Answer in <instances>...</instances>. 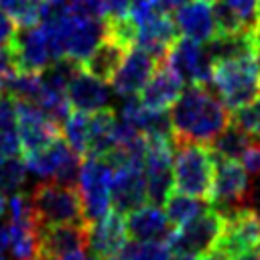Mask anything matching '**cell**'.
Returning <instances> with one entry per match:
<instances>
[{
    "mask_svg": "<svg viewBox=\"0 0 260 260\" xmlns=\"http://www.w3.org/2000/svg\"><path fill=\"white\" fill-rule=\"evenodd\" d=\"M118 124L120 118L112 108H102L89 116V142L87 156H108L118 144Z\"/></svg>",
    "mask_w": 260,
    "mask_h": 260,
    "instance_id": "cell-22",
    "label": "cell"
},
{
    "mask_svg": "<svg viewBox=\"0 0 260 260\" xmlns=\"http://www.w3.org/2000/svg\"><path fill=\"white\" fill-rule=\"evenodd\" d=\"M230 260H260V248H254L250 252H244V254H238Z\"/></svg>",
    "mask_w": 260,
    "mask_h": 260,
    "instance_id": "cell-44",
    "label": "cell"
},
{
    "mask_svg": "<svg viewBox=\"0 0 260 260\" xmlns=\"http://www.w3.org/2000/svg\"><path fill=\"white\" fill-rule=\"evenodd\" d=\"M205 47H207V53H209L213 65L221 63V61H232V59H242V57L256 55L250 30H242V32H215V37L211 41H207Z\"/></svg>",
    "mask_w": 260,
    "mask_h": 260,
    "instance_id": "cell-23",
    "label": "cell"
},
{
    "mask_svg": "<svg viewBox=\"0 0 260 260\" xmlns=\"http://www.w3.org/2000/svg\"><path fill=\"white\" fill-rule=\"evenodd\" d=\"M10 47L16 57V67L20 71H32L41 73L47 65L55 61L53 47L49 41V35L43 24L24 26L14 32Z\"/></svg>",
    "mask_w": 260,
    "mask_h": 260,
    "instance_id": "cell-13",
    "label": "cell"
},
{
    "mask_svg": "<svg viewBox=\"0 0 260 260\" xmlns=\"http://www.w3.org/2000/svg\"><path fill=\"white\" fill-rule=\"evenodd\" d=\"M189 0H160V4H162V8L167 10V12H171V10H177V8H181L183 4H187Z\"/></svg>",
    "mask_w": 260,
    "mask_h": 260,
    "instance_id": "cell-45",
    "label": "cell"
},
{
    "mask_svg": "<svg viewBox=\"0 0 260 260\" xmlns=\"http://www.w3.org/2000/svg\"><path fill=\"white\" fill-rule=\"evenodd\" d=\"M173 181L175 189L199 197L209 199L213 173H215V154L205 144L195 142H175V156H173Z\"/></svg>",
    "mask_w": 260,
    "mask_h": 260,
    "instance_id": "cell-2",
    "label": "cell"
},
{
    "mask_svg": "<svg viewBox=\"0 0 260 260\" xmlns=\"http://www.w3.org/2000/svg\"><path fill=\"white\" fill-rule=\"evenodd\" d=\"M14 32H16V24L0 10V47L2 45H10Z\"/></svg>",
    "mask_w": 260,
    "mask_h": 260,
    "instance_id": "cell-41",
    "label": "cell"
},
{
    "mask_svg": "<svg viewBox=\"0 0 260 260\" xmlns=\"http://www.w3.org/2000/svg\"><path fill=\"white\" fill-rule=\"evenodd\" d=\"M254 248H260V213L254 207H246L244 211L223 219V230L215 246L217 252L230 260Z\"/></svg>",
    "mask_w": 260,
    "mask_h": 260,
    "instance_id": "cell-11",
    "label": "cell"
},
{
    "mask_svg": "<svg viewBox=\"0 0 260 260\" xmlns=\"http://www.w3.org/2000/svg\"><path fill=\"white\" fill-rule=\"evenodd\" d=\"M203 260H228L221 252H217V250H211L207 256H203Z\"/></svg>",
    "mask_w": 260,
    "mask_h": 260,
    "instance_id": "cell-48",
    "label": "cell"
},
{
    "mask_svg": "<svg viewBox=\"0 0 260 260\" xmlns=\"http://www.w3.org/2000/svg\"><path fill=\"white\" fill-rule=\"evenodd\" d=\"M250 175L236 158L215 156V173L211 185V207L223 217H232L246 207H252L250 201Z\"/></svg>",
    "mask_w": 260,
    "mask_h": 260,
    "instance_id": "cell-4",
    "label": "cell"
},
{
    "mask_svg": "<svg viewBox=\"0 0 260 260\" xmlns=\"http://www.w3.org/2000/svg\"><path fill=\"white\" fill-rule=\"evenodd\" d=\"M181 89H183V81L177 77V73L165 61H158L154 73L140 91V102L150 110L167 112L181 95Z\"/></svg>",
    "mask_w": 260,
    "mask_h": 260,
    "instance_id": "cell-19",
    "label": "cell"
},
{
    "mask_svg": "<svg viewBox=\"0 0 260 260\" xmlns=\"http://www.w3.org/2000/svg\"><path fill=\"white\" fill-rule=\"evenodd\" d=\"M47 4H51V6H63L67 0H45Z\"/></svg>",
    "mask_w": 260,
    "mask_h": 260,
    "instance_id": "cell-50",
    "label": "cell"
},
{
    "mask_svg": "<svg viewBox=\"0 0 260 260\" xmlns=\"http://www.w3.org/2000/svg\"><path fill=\"white\" fill-rule=\"evenodd\" d=\"M61 136L77 154H87V142H89L87 112H79V110L69 112V116L61 124Z\"/></svg>",
    "mask_w": 260,
    "mask_h": 260,
    "instance_id": "cell-31",
    "label": "cell"
},
{
    "mask_svg": "<svg viewBox=\"0 0 260 260\" xmlns=\"http://www.w3.org/2000/svg\"><path fill=\"white\" fill-rule=\"evenodd\" d=\"M37 221L39 225H53V223H67L79 221L83 217L81 197L77 187L63 185L57 181L39 183L30 193Z\"/></svg>",
    "mask_w": 260,
    "mask_h": 260,
    "instance_id": "cell-6",
    "label": "cell"
},
{
    "mask_svg": "<svg viewBox=\"0 0 260 260\" xmlns=\"http://www.w3.org/2000/svg\"><path fill=\"white\" fill-rule=\"evenodd\" d=\"M177 24L175 18L162 10L156 16H152L150 20L142 22L136 26V47L144 49L146 53H150L156 61H165L171 45L177 41Z\"/></svg>",
    "mask_w": 260,
    "mask_h": 260,
    "instance_id": "cell-17",
    "label": "cell"
},
{
    "mask_svg": "<svg viewBox=\"0 0 260 260\" xmlns=\"http://www.w3.org/2000/svg\"><path fill=\"white\" fill-rule=\"evenodd\" d=\"M250 35H252V43H254V51L260 59V20L250 28Z\"/></svg>",
    "mask_w": 260,
    "mask_h": 260,
    "instance_id": "cell-43",
    "label": "cell"
},
{
    "mask_svg": "<svg viewBox=\"0 0 260 260\" xmlns=\"http://www.w3.org/2000/svg\"><path fill=\"white\" fill-rule=\"evenodd\" d=\"M175 24L183 32L197 43H207L215 37V16L211 0H189L175 12Z\"/></svg>",
    "mask_w": 260,
    "mask_h": 260,
    "instance_id": "cell-18",
    "label": "cell"
},
{
    "mask_svg": "<svg viewBox=\"0 0 260 260\" xmlns=\"http://www.w3.org/2000/svg\"><path fill=\"white\" fill-rule=\"evenodd\" d=\"M128 53V49L120 43H116L110 37H104L102 43L93 49V53L87 57V61L83 63V69L91 75H95L102 81H112L114 73L118 71L124 55Z\"/></svg>",
    "mask_w": 260,
    "mask_h": 260,
    "instance_id": "cell-24",
    "label": "cell"
},
{
    "mask_svg": "<svg viewBox=\"0 0 260 260\" xmlns=\"http://www.w3.org/2000/svg\"><path fill=\"white\" fill-rule=\"evenodd\" d=\"M16 57L10 45H2L0 47V79L4 75H10L12 71H16Z\"/></svg>",
    "mask_w": 260,
    "mask_h": 260,
    "instance_id": "cell-40",
    "label": "cell"
},
{
    "mask_svg": "<svg viewBox=\"0 0 260 260\" xmlns=\"http://www.w3.org/2000/svg\"><path fill=\"white\" fill-rule=\"evenodd\" d=\"M14 106L18 118L20 146L24 154L41 150L61 136V126L51 120L39 104L28 100H14Z\"/></svg>",
    "mask_w": 260,
    "mask_h": 260,
    "instance_id": "cell-10",
    "label": "cell"
},
{
    "mask_svg": "<svg viewBox=\"0 0 260 260\" xmlns=\"http://www.w3.org/2000/svg\"><path fill=\"white\" fill-rule=\"evenodd\" d=\"M130 12V0H104V18H122Z\"/></svg>",
    "mask_w": 260,
    "mask_h": 260,
    "instance_id": "cell-39",
    "label": "cell"
},
{
    "mask_svg": "<svg viewBox=\"0 0 260 260\" xmlns=\"http://www.w3.org/2000/svg\"><path fill=\"white\" fill-rule=\"evenodd\" d=\"M162 10L165 8H162L160 0H130V12H128V16L138 26V24L150 20L152 16H156Z\"/></svg>",
    "mask_w": 260,
    "mask_h": 260,
    "instance_id": "cell-36",
    "label": "cell"
},
{
    "mask_svg": "<svg viewBox=\"0 0 260 260\" xmlns=\"http://www.w3.org/2000/svg\"><path fill=\"white\" fill-rule=\"evenodd\" d=\"M232 122L230 108L217 100L205 85H189L171 106V124L175 142H211Z\"/></svg>",
    "mask_w": 260,
    "mask_h": 260,
    "instance_id": "cell-1",
    "label": "cell"
},
{
    "mask_svg": "<svg viewBox=\"0 0 260 260\" xmlns=\"http://www.w3.org/2000/svg\"><path fill=\"white\" fill-rule=\"evenodd\" d=\"M205 203L199 199V197H191V195H185L181 191L177 193H171L165 201V213L169 217V221L173 225H185L187 221L195 219L197 215H201L205 211Z\"/></svg>",
    "mask_w": 260,
    "mask_h": 260,
    "instance_id": "cell-29",
    "label": "cell"
},
{
    "mask_svg": "<svg viewBox=\"0 0 260 260\" xmlns=\"http://www.w3.org/2000/svg\"><path fill=\"white\" fill-rule=\"evenodd\" d=\"M126 236V219H122V213L108 211L106 215L89 223L87 248L98 260H112L128 242Z\"/></svg>",
    "mask_w": 260,
    "mask_h": 260,
    "instance_id": "cell-16",
    "label": "cell"
},
{
    "mask_svg": "<svg viewBox=\"0 0 260 260\" xmlns=\"http://www.w3.org/2000/svg\"><path fill=\"white\" fill-rule=\"evenodd\" d=\"M158 61L146 53L140 47H130L128 53L124 55L118 71L112 77V87L118 95L122 98H132L136 93L142 91V87L146 85V81L150 79V75L154 73Z\"/></svg>",
    "mask_w": 260,
    "mask_h": 260,
    "instance_id": "cell-15",
    "label": "cell"
},
{
    "mask_svg": "<svg viewBox=\"0 0 260 260\" xmlns=\"http://www.w3.org/2000/svg\"><path fill=\"white\" fill-rule=\"evenodd\" d=\"M67 98H69L71 108L79 110V112H98V110L106 108L110 102L106 81L87 73L83 67L71 79V83L67 87Z\"/></svg>",
    "mask_w": 260,
    "mask_h": 260,
    "instance_id": "cell-20",
    "label": "cell"
},
{
    "mask_svg": "<svg viewBox=\"0 0 260 260\" xmlns=\"http://www.w3.org/2000/svg\"><path fill=\"white\" fill-rule=\"evenodd\" d=\"M22 152L20 134H18V118L14 98L0 95V154L18 156Z\"/></svg>",
    "mask_w": 260,
    "mask_h": 260,
    "instance_id": "cell-25",
    "label": "cell"
},
{
    "mask_svg": "<svg viewBox=\"0 0 260 260\" xmlns=\"http://www.w3.org/2000/svg\"><path fill=\"white\" fill-rule=\"evenodd\" d=\"M6 211H8V217H10V223H18V225H39L32 199H30V195H26V193H22V191L12 193V197L8 199ZM39 228H41V225H39Z\"/></svg>",
    "mask_w": 260,
    "mask_h": 260,
    "instance_id": "cell-33",
    "label": "cell"
},
{
    "mask_svg": "<svg viewBox=\"0 0 260 260\" xmlns=\"http://www.w3.org/2000/svg\"><path fill=\"white\" fill-rule=\"evenodd\" d=\"M169 217L160 205H140L138 209L130 211L126 217V232L134 240H169L171 228Z\"/></svg>",
    "mask_w": 260,
    "mask_h": 260,
    "instance_id": "cell-21",
    "label": "cell"
},
{
    "mask_svg": "<svg viewBox=\"0 0 260 260\" xmlns=\"http://www.w3.org/2000/svg\"><path fill=\"white\" fill-rule=\"evenodd\" d=\"M112 177L114 169L102 156H85L79 167L77 191L81 197L83 217L87 223L106 215L112 207Z\"/></svg>",
    "mask_w": 260,
    "mask_h": 260,
    "instance_id": "cell-5",
    "label": "cell"
},
{
    "mask_svg": "<svg viewBox=\"0 0 260 260\" xmlns=\"http://www.w3.org/2000/svg\"><path fill=\"white\" fill-rule=\"evenodd\" d=\"M173 254L167 240H132L122 246L118 260H169Z\"/></svg>",
    "mask_w": 260,
    "mask_h": 260,
    "instance_id": "cell-30",
    "label": "cell"
},
{
    "mask_svg": "<svg viewBox=\"0 0 260 260\" xmlns=\"http://www.w3.org/2000/svg\"><path fill=\"white\" fill-rule=\"evenodd\" d=\"M148 199L146 177L142 162H128L114 169L112 177V207L118 213H130Z\"/></svg>",
    "mask_w": 260,
    "mask_h": 260,
    "instance_id": "cell-14",
    "label": "cell"
},
{
    "mask_svg": "<svg viewBox=\"0 0 260 260\" xmlns=\"http://www.w3.org/2000/svg\"><path fill=\"white\" fill-rule=\"evenodd\" d=\"M213 16H215L217 32H242V30H250L244 24V20L238 16V12L225 0H213Z\"/></svg>",
    "mask_w": 260,
    "mask_h": 260,
    "instance_id": "cell-34",
    "label": "cell"
},
{
    "mask_svg": "<svg viewBox=\"0 0 260 260\" xmlns=\"http://www.w3.org/2000/svg\"><path fill=\"white\" fill-rule=\"evenodd\" d=\"M240 158H242V165L248 171V175L260 177V138H254Z\"/></svg>",
    "mask_w": 260,
    "mask_h": 260,
    "instance_id": "cell-38",
    "label": "cell"
},
{
    "mask_svg": "<svg viewBox=\"0 0 260 260\" xmlns=\"http://www.w3.org/2000/svg\"><path fill=\"white\" fill-rule=\"evenodd\" d=\"M26 179V165L18 156L0 154V193H16Z\"/></svg>",
    "mask_w": 260,
    "mask_h": 260,
    "instance_id": "cell-32",
    "label": "cell"
},
{
    "mask_svg": "<svg viewBox=\"0 0 260 260\" xmlns=\"http://www.w3.org/2000/svg\"><path fill=\"white\" fill-rule=\"evenodd\" d=\"M10 246V232H8V225H0V256L8 250Z\"/></svg>",
    "mask_w": 260,
    "mask_h": 260,
    "instance_id": "cell-42",
    "label": "cell"
},
{
    "mask_svg": "<svg viewBox=\"0 0 260 260\" xmlns=\"http://www.w3.org/2000/svg\"><path fill=\"white\" fill-rule=\"evenodd\" d=\"M0 10L18 26H35L41 24L49 4L45 0H0Z\"/></svg>",
    "mask_w": 260,
    "mask_h": 260,
    "instance_id": "cell-26",
    "label": "cell"
},
{
    "mask_svg": "<svg viewBox=\"0 0 260 260\" xmlns=\"http://www.w3.org/2000/svg\"><path fill=\"white\" fill-rule=\"evenodd\" d=\"M0 260H2V256H0Z\"/></svg>",
    "mask_w": 260,
    "mask_h": 260,
    "instance_id": "cell-52",
    "label": "cell"
},
{
    "mask_svg": "<svg viewBox=\"0 0 260 260\" xmlns=\"http://www.w3.org/2000/svg\"><path fill=\"white\" fill-rule=\"evenodd\" d=\"M112 260H118V258H112Z\"/></svg>",
    "mask_w": 260,
    "mask_h": 260,
    "instance_id": "cell-51",
    "label": "cell"
},
{
    "mask_svg": "<svg viewBox=\"0 0 260 260\" xmlns=\"http://www.w3.org/2000/svg\"><path fill=\"white\" fill-rule=\"evenodd\" d=\"M59 260H93V258L91 256H85L83 252H73V254H67V256L59 258Z\"/></svg>",
    "mask_w": 260,
    "mask_h": 260,
    "instance_id": "cell-47",
    "label": "cell"
},
{
    "mask_svg": "<svg viewBox=\"0 0 260 260\" xmlns=\"http://www.w3.org/2000/svg\"><path fill=\"white\" fill-rule=\"evenodd\" d=\"M232 120L242 130H246L252 138H260V95L252 104L238 108L236 114L232 116Z\"/></svg>",
    "mask_w": 260,
    "mask_h": 260,
    "instance_id": "cell-35",
    "label": "cell"
},
{
    "mask_svg": "<svg viewBox=\"0 0 260 260\" xmlns=\"http://www.w3.org/2000/svg\"><path fill=\"white\" fill-rule=\"evenodd\" d=\"M225 2L238 12V16L244 20L248 28H252L260 20V0H225Z\"/></svg>",
    "mask_w": 260,
    "mask_h": 260,
    "instance_id": "cell-37",
    "label": "cell"
},
{
    "mask_svg": "<svg viewBox=\"0 0 260 260\" xmlns=\"http://www.w3.org/2000/svg\"><path fill=\"white\" fill-rule=\"evenodd\" d=\"M6 205H8V203H6V199H4V195L0 193V217H2L4 213H6Z\"/></svg>",
    "mask_w": 260,
    "mask_h": 260,
    "instance_id": "cell-49",
    "label": "cell"
},
{
    "mask_svg": "<svg viewBox=\"0 0 260 260\" xmlns=\"http://www.w3.org/2000/svg\"><path fill=\"white\" fill-rule=\"evenodd\" d=\"M169 260H203L201 256H193V254H185V252H173L169 256Z\"/></svg>",
    "mask_w": 260,
    "mask_h": 260,
    "instance_id": "cell-46",
    "label": "cell"
},
{
    "mask_svg": "<svg viewBox=\"0 0 260 260\" xmlns=\"http://www.w3.org/2000/svg\"><path fill=\"white\" fill-rule=\"evenodd\" d=\"M165 63L177 73L183 83L189 85H209L213 75V61L203 43H197L189 37H177L171 45Z\"/></svg>",
    "mask_w": 260,
    "mask_h": 260,
    "instance_id": "cell-9",
    "label": "cell"
},
{
    "mask_svg": "<svg viewBox=\"0 0 260 260\" xmlns=\"http://www.w3.org/2000/svg\"><path fill=\"white\" fill-rule=\"evenodd\" d=\"M211 85L230 110L252 104L260 95V59L256 55L213 65Z\"/></svg>",
    "mask_w": 260,
    "mask_h": 260,
    "instance_id": "cell-3",
    "label": "cell"
},
{
    "mask_svg": "<svg viewBox=\"0 0 260 260\" xmlns=\"http://www.w3.org/2000/svg\"><path fill=\"white\" fill-rule=\"evenodd\" d=\"M10 254L16 260H41L39 250V225H18L10 223Z\"/></svg>",
    "mask_w": 260,
    "mask_h": 260,
    "instance_id": "cell-27",
    "label": "cell"
},
{
    "mask_svg": "<svg viewBox=\"0 0 260 260\" xmlns=\"http://www.w3.org/2000/svg\"><path fill=\"white\" fill-rule=\"evenodd\" d=\"M87 232L89 223L85 219L39 228L41 260H59L67 254L81 252L87 248Z\"/></svg>",
    "mask_w": 260,
    "mask_h": 260,
    "instance_id": "cell-12",
    "label": "cell"
},
{
    "mask_svg": "<svg viewBox=\"0 0 260 260\" xmlns=\"http://www.w3.org/2000/svg\"><path fill=\"white\" fill-rule=\"evenodd\" d=\"M221 230H223V217L213 207H207L201 215L187 221L185 225H179V230L171 232L167 242L173 252L207 256L211 250H215Z\"/></svg>",
    "mask_w": 260,
    "mask_h": 260,
    "instance_id": "cell-8",
    "label": "cell"
},
{
    "mask_svg": "<svg viewBox=\"0 0 260 260\" xmlns=\"http://www.w3.org/2000/svg\"><path fill=\"white\" fill-rule=\"evenodd\" d=\"M81 154H77L65 138L53 140L49 146L24 154L26 171H30L39 179L57 181L63 185H73L79 179V167H81Z\"/></svg>",
    "mask_w": 260,
    "mask_h": 260,
    "instance_id": "cell-7",
    "label": "cell"
},
{
    "mask_svg": "<svg viewBox=\"0 0 260 260\" xmlns=\"http://www.w3.org/2000/svg\"><path fill=\"white\" fill-rule=\"evenodd\" d=\"M254 138L246 132V130H242L234 120L228 124V128L211 142V150H213V154L215 156H219V158H240L242 154H244V150L248 148V144L252 142Z\"/></svg>",
    "mask_w": 260,
    "mask_h": 260,
    "instance_id": "cell-28",
    "label": "cell"
}]
</instances>
